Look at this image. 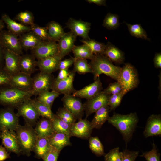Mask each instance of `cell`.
Masks as SVG:
<instances>
[{
    "label": "cell",
    "mask_w": 161,
    "mask_h": 161,
    "mask_svg": "<svg viewBox=\"0 0 161 161\" xmlns=\"http://www.w3.org/2000/svg\"><path fill=\"white\" fill-rule=\"evenodd\" d=\"M138 120L136 113L134 112L125 115L114 113L108 121L120 131L127 144L132 138Z\"/></svg>",
    "instance_id": "1"
},
{
    "label": "cell",
    "mask_w": 161,
    "mask_h": 161,
    "mask_svg": "<svg viewBox=\"0 0 161 161\" xmlns=\"http://www.w3.org/2000/svg\"><path fill=\"white\" fill-rule=\"evenodd\" d=\"M34 95L31 91L21 90L10 85L0 86V105L16 108Z\"/></svg>",
    "instance_id": "2"
},
{
    "label": "cell",
    "mask_w": 161,
    "mask_h": 161,
    "mask_svg": "<svg viewBox=\"0 0 161 161\" xmlns=\"http://www.w3.org/2000/svg\"><path fill=\"white\" fill-rule=\"evenodd\" d=\"M92 70L94 80L104 74L117 80L121 68L114 65L112 62L103 55H94L89 63Z\"/></svg>",
    "instance_id": "3"
},
{
    "label": "cell",
    "mask_w": 161,
    "mask_h": 161,
    "mask_svg": "<svg viewBox=\"0 0 161 161\" xmlns=\"http://www.w3.org/2000/svg\"><path fill=\"white\" fill-rule=\"evenodd\" d=\"M22 154L29 156L33 151L37 136L33 127L25 124L20 125L15 131Z\"/></svg>",
    "instance_id": "4"
},
{
    "label": "cell",
    "mask_w": 161,
    "mask_h": 161,
    "mask_svg": "<svg viewBox=\"0 0 161 161\" xmlns=\"http://www.w3.org/2000/svg\"><path fill=\"white\" fill-rule=\"evenodd\" d=\"M117 81L121 85L122 92L125 95L138 85V76L136 69L129 63L125 64L121 68Z\"/></svg>",
    "instance_id": "5"
},
{
    "label": "cell",
    "mask_w": 161,
    "mask_h": 161,
    "mask_svg": "<svg viewBox=\"0 0 161 161\" xmlns=\"http://www.w3.org/2000/svg\"><path fill=\"white\" fill-rule=\"evenodd\" d=\"M16 113L19 117H23L25 124L32 127L35 125L40 116L33 105L32 99H28L17 109Z\"/></svg>",
    "instance_id": "6"
},
{
    "label": "cell",
    "mask_w": 161,
    "mask_h": 161,
    "mask_svg": "<svg viewBox=\"0 0 161 161\" xmlns=\"http://www.w3.org/2000/svg\"><path fill=\"white\" fill-rule=\"evenodd\" d=\"M19 124V117L14 112V109L4 107L0 109V130L15 131Z\"/></svg>",
    "instance_id": "7"
},
{
    "label": "cell",
    "mask_w": 161,
    "mask_h": 161,
    "mask_svg": "<svg viewBox=\"0 0 161 161\" xmlns=\"http://www.w3.org/2000/svg\"><path fill=\"white\" fill-rule=\"evenodd\" d=\"M52 74L40 72L33 78L32 92L34 95L38 96L40 93L51 89L54 80Z\"/></svg>",
    "instance_id": "8"
},
{
    "label": "cell",
    "mask_w": 161,
    "mask_h": 161,
    "mask_svg": "<svg viewBox=\"0 0 161 161\" xmlns=\"http://www.w3.org/2000/svg\"><path fill=\"white\" fill-rule=\"evenodd\" d=\"M0 42L4 49L20 55L22 53L18 36L8 30H3L0 32Z\"/></svg>",
    "instance_id": "9"
},
{
    "label": "cell",
    "mask_w": 161,
    "mask_h": 161,
    "mask_svg": "<svg viewBox=\"0 0 161 161\" xmlns=\"http://www.w3.org/2000/svg\"><path fill=\"white\" fill-rule=\"evenodd\" d=\"M31 51L38 60L59 55L58 43L52 41H42Z\"/></svg>",
    "instance_id": "10"
},
{
    "label": "cell",
    "mask_w": 161,
    "mask_h": 161,
    "mask_svg": "<svg viewBox=\"0 0 161 161\" xmlns=\"http://www.w3.org/2000/svg\"><path fill=\"white\" fill-rule=\"evenodd\" d=\"M64 107L72 113L76 119L80 120L83 116V104L79 98L72 95H64L61 99Z\"/></svg>",
    "instance_id": "11"
},
{
    "label": "cell",
    "mask_w": 161,
    "mask_h": 161,
    "mask_svg": "<svg viewBox=\"0 0 161 161\" xmlns=\"http://www.w3.org/2000/svg\"><path fill=\"white\" fill-rule=\"evenodd\" d=\"M1 138L2 143L7 151L17 155L22 154L18 141L16 132L7 130L1 131Z\"/></svg>",
    "instance_id": "12"
},
{
    "label": "cell",
    "mask_w": 161,
    "mask_h": 161,
    "mask_svg": "<svg viewBox=\"0 0 161 161\" xmlns=\"http://www.w3.org/2000/svg\"><path fill=\"white\" fill-rule=\"evenodd\" d=\"M109 96L102 91L95 97L87 100L83 104L86 117L95 112L101 108L108 106Z\"/></svg>",
    "instance_id": "13"
},
{
    "label": "cell",
    "mask_w": 161,
    "mask_h": 161,
    "mask_svg": "<svg viewBox=\"0 0 161 161\" xmlns=\"http://www.w3.org/2000/svg\"><path fill=\"white\" fill-rule=\"evenodd\" d=\"M66 25L70 31L76 36L81 37L83 40L90 39L89 36L91 26L89 22L70 18Z\"/></svg>",
    "instance_id": "14"
},
{
    "label": "cell",
    "mask_w": 161,
    "mask_h": 161,
    "mask_svg": "<svg viewBox=\"0 0 161 161\" xmlns=\"http://www.w3.org/2000/svg\"><path fill=\"white\" fill-rule=\"evenodd\" d=\"M75 73L73 71H70L68 77L62 80H57L54 79L51 87L52 90L64 95L73 93L76 90L73 85Z\"/></svg>",
    "instance_id": "15"
},
{
    "label": "cell",
    "mask_w": 161,
    "mask_h": 161,
    "mask_svg": "<svg viewBox=\"0 0 161 161\" xmlns=\"http://www.w3.org/2000/svg\"><path fill=\"white\" fill-rule=\"evenodd\" d=\"M102 83L99 77L90 84L81 89L75 90L72 95L79 98L88 100L99 94L102 91Z\"/></svg>",
    "instance_id": "16"
},
{
    "label": "cell",
    "mask_w": 161,
    "mask_h": 161,
    "mask_svg": "<svg viewBox=\"0 0 161 161\" xmlns=\"http://www.w3.org/2000/svg\"><path fill=\"white\" fill-rule=\"evenodd\" d=\"M90 122L86 119H81L71 125V136L84 139H88L93 129Z\"/></svg>",
    "instance_id": "17"
},
{
    "label": "cell",
    "mask_w": 161,
    "mask_h": 161,
    "mask_svg": "<svg viewBox=\"0 0 161 161\" xmlns=\"http://www.w3.org/2000/svg\"><path fill=\"white\" fill-rule=\"evenodd\" d=\"M21 55L4 49L3 69L11 76L20 72L19 63Z\"/></svg>",
    "instance_id": "18"
},
{
    "label": "cell",
    "mask_w": 161,
    "mask_h": 161,
    "mask_svg": "<svg viewBox=\"0 0 161 161\" xmlns=\"http://www.w3.org/2000/svg\"><path fill=\"white\" fill-rule=\"evenodd\" d=\"M33 81L30 75L20 72L11 76L10 85L22 90L32 91Z\"/></svg>",
    "instance_id": "19"
},
{
    "label": "cell",
    "mask_w": 161,
    "mask_h": 161,
    "mask_svg": "<svg viewBox=\"0 0 161 161\" xmlns=\"http://www.w3.org/2000/svg\"><path fill=\"white\" fill-rule=\"evenodd\" d=\"M143 134L145 138L161 135L160 114H152L148 118Z\"/></svg>",
    "instance_id": "20"
},
{
    "label": "cell",
    "mask_w": 161,
    "mask_h": 161,
    "mask_svg": "<svg viewBox=\"0 0 161 161\" xmlns=\"http://www.w3.org/2000/svg\"><path fill=\"white\" fill-rule=\"evenodd\" d=\"M76 37L70 31L65 33L59 39L58 43L59 55L62 58L72 51Z\"/></svg>",
    "instance_id": "21"
},
{
    "label": "cell",
    "mask_w": 161,
    "mask_h": 161,
    "mask_svg": "<svg viewBox=\"0 0 161 161\" xmlns=\"http://www.w3.org/2000/svg\"><path fill=\"white\" fill-rule=\"evenodd\" d=\"M62 58L59 55L37 61V66L40 72L52 74L58 70V65Z\"/></svg>",
    "instance_id": "22"
},
{
    "label": "cell",
    "mask_w": 161,
    "mask_h": 161,
    "mask_svg": "<svg viewBox=\"0 0 161 161\" xmlns=\"http://www.w3.org/2000/svg\"><path fill=\"white\" fill-rule=\"evenodd\" d=\"M1 18L6 25L8 30L18 36L31 31L30 26H26L14 21L6 14L2 15Z\"/></svg>",
    "instance_id": "23"
},
{
    "label": "cell",
    "mask_w": 161,
    "mask_h": 161,
    "mask_svg": "<svg viewBox=\"0 0 161 161\" xmlns=\"http://www.w3.org/2000/svg\"><path fill=\"white\" fill-rule=\"evenodd\" d=\"M19 66L20 72L31 75L35 71L37 61L32 54L23 55H21Z\"/></svg>",
    "instance_id": "24"
},
{
    "label": "cell",
    "mask_w": 161,
    "mask_h": 161,
    "mask_svg": "<svg viewBox=\"0 0 161 161\" xmlns=\"http://www.w3.org/2000/svg\"><path fill=\"white\" fill-rule=\"evenodd\" d=\"M18 38L22 49L25 50H32L42 41L31 31L21 35Z\"/></svg>",
    "instance_id": "25"
},
{
    "label": "cell",
    "mask_w": 161,
    "mask_h": 161,
    "mask_svg": "<svg viewBox=\"0 0 161 161\" xmlns=\"http://www.w3.org/2000/svg\"><path fill=\"white\" fill-rule=\"evenodd\" d=\"M35 126L34 129L38 137L48 138L54 132L51 120L42 117Z\"/></svg>",
    "instance_id": "26"
},
{
    "label": "cell",
    "mask_w": 161,
    "mask_h": 161,
    "mask_svg": "<svg viewBox=\"0 0 161 161\" xmlns=\"http://www.w3.org/2000/svg\"><path fill=\"white\" fill-rule=\"evenodd\" d=\"M103 55L112 62L121 64L124 60L123 52L118 47L110 42L106 45Z\"/></svg>",
    "instance_id": "27"
},
{
    "label": "cell",
    "mask_w": 161,
    "mask_h": 161,
    "mask_svg": "<svg viewBox=\"0 0 161 161\" xmlns=\"http://www.w3.org/2000/svg\"><path fill=\"white\" fill-rule=\"evenodd\" d=\"M70 137L65 134L54 132L48 139L51 145L60 152L64 147L71 145Z\"/></svg>",
    "instance_id": "28"
},
{
    "label": "cell",
    "mask_w": 161,
    "mask_h": 161,
    "mask_svg": "<svg viewBox=\"0 0 161 161\" xmlns=\"http://www.w3.org/2000/svg\"><path fill=\"white\" fill-rule=\"evenodd\" d=\"M110 110L108 106H104L95 112L90 123L93 129H100L104 123L108 121L109 117V112Z\"/></svg>",
    "instance_id": "29"
},
{
    "label": "cell",
    "mask_w": 161,
    "mask_h": 161,
    "mask_svg": "<svg viewBox=\"0 0 161 161\" xmlns=\"http://www.w3.org/2000/svg\"><path fill=\"white\" fill-rule=\"evenodd\" d=\"M51 147L48 138L37 137L33 151L36 158H42Z\"/></svg>",
    "instance_id": "30"
},
{
    "label": "cell",
    "mask_w": 161,
    "mask_h": 161,
    "mask_svg": "<svg viewBox=\"0 0 161 161\" xmlns=\"http://www.w3.org/2000/svg\"><path fill=\"white\" fill-rule=\"evenodd\" d=\"M46 27L51 41H58L65 33L61 25L54 21L49 22Z\"/></svg>",
    "instance_id": "31"
},
{
    "label": "cell",
    "mask_w": 161,
    "mask_h": 161,
    "mask_svg": "<svg viewBox=\"0 0 161 161\" xmlns=\"http://www.w3.org/2000/svg\"><path fill=\"white\" fill-rule=\"evenodd\" d=\"M53 130L55 132L62 133L71 137V125L64 122L55 114L51 120Z\"/></svg>",
    "instance_id": "32"
},
{
    "label": "cell",
    "mask_w": 161,
    "mask_h": 161,
    "mask_svg": "<svg viewBox=\"0 0 161 161\" xmlns=\"http://www.w3.org/2000/svg\"><path fill=\"white\" fill-rule=\"evenodd\" d=\"M72 51L75 58H80L92 60L94 55L86 45L83 44L81 45H75Z\"/></svg>",
    "instance_id": "33"
},
{
    "label": "cell",
    "mask_w": 161,
    "mask_h": 161,
    "mask_svg": "<svg viewBox=\"0 0 161 161\" xmlns=\"http://www.w3.org/2000/svg\"><path fill=\"white\" fill-rule=\"evenodd\" d=\"M32 103L40 116L52 120L55 115L51 108L39 101L36 99H32Z\"/></svg>",
    "instance_id": "34"
},
{
    "label": "cell",
    "mask_w": 161,
    "mask_h": 161,
    "mask_svg": "<svg viewBox=\"0 0 161 161\" xmlns=\"http://www.w3.org/2000/svg\"><path fill=\"white\" fill-rule=\"evenodd\" d=\"M83 44L88 47L94 55H103L105 49L106 45L94 39L83 40L81 41Z\"/></svg>",
    "instance_id": "35"
},
{
    "label": "cell",
    "mask_w": 161,
    "mask_h": 161,
    "mask_svg": "<svg viewBox=\"0 0 161 161\" xmlns=\"http://www.w3.org/2000/svg\"><path fill=\"white\" fill-rule=\"evenodd\" d=\"M60 95V94L52 90L46 91L38 95L36 99L51 108L54 101Z\"/></svg>",
    "instance_id": "36"
},
{
    "label": "cell",
    "mask_w": 161,
    "mask_h": 161,
    "mask_svg": "<svg viewBox=\"0 0 161 161\" xmlns=\"http://www.w3.org/2000/svg\"><path fill=\"white\" fill-rule=\"evenodd\" d=\"M88 140L89 147L93 153L97 156L104 155L103 145L97 137L90 136Z\"/></svg>",
    "instance_id": "37"
},
{
    "label": "cell",
    "mask_w": 161,
    "mask_h": 161,
    "mask_svg": "<svg viewBox=\"0 0 161 161\" xmlns=\"http://www.w3.org/2000/svg\"><path fill=\"white\" fill-rule=\"evenodd\" d=\"M125 23L131 35L138 38L150 40L148 37L146 31L140 24H131Z\"/></svg>",
    "instance_id": "38"
},
{
    "label": "cell",
    "mask_w": 161,
    "mask_h": 161,
    "mask_svg": "<svg viewBox=\"0 0 161 161\" xmlns=\"http://www.w3.org/2000/svg\"><path fill=\"white\" fill-rule=\"evenodd\" d=\"M73 64V71L75 72H77L80 74L92 73L91 66L86 59L75 58Z\"/></svg>",
    "instance_id": "39"
},
{
    "label": "cell",
    "mask_w": 161,
    "mask_h": 161,
    "mask_svg": "<svg viewBox=\"0 0 161 161\" xmlns=\"http://www.w3.org/2000/svg\"><path fill=\"white\" fill-rule=\"evenodd\" d=\"M103 26L109 30H115L120 25L118 16L116 14L108 13L103 20Z\"/></svg>",
    "instance_id": "40"
},
{
    "label": "cell",
    "mask_w": 161,
    "mask_h": 161,
    "mask_svg": "<svg viewBox=\"0 0 161 161\" xmlns=\"http://www.w3.org/2000/svg\"><path fill=\"white\" fill-rule=\"evenodd\" d=\"M55 114L61 119L71 125L75 123L76 120L75 116L64 107L58 109Z\"/></svg>",
    "instance_id": "41"
},
{
    "label": "cell",
    "mask_w": 161,
    "mask_h": 161,
    "mask_svg": "<svg viewBox=\"0 0 161 161\" xmlns=\"http://www.w3.org/2000/svg\"><path fill=\"white\" fill-rule=\"evenodd\" d=\"M16 18L20 23L26 26H31L34 24L32 13L27 10L20 12L17 15Z\"/></svg>",
    "instance_id": "42"
},
{
    "label": "cell",
    "mask_w": 161,
    "mask_h": 161,
    "mask_svg": "<svg viewBox=\"0 0 161 161\" xmlns=\"http://www.w3.org/2000/svg\"><path fill=\"white\" fill-rule=\"evenodd\" d=\"M31 31L42 41H51L46 27H42L34 24L30 26Z\"/></svg>",
    "instance_id": "43"
},
{
    "label": "cell",
    "mask_w": 161,
    "mask_h": 161,
    "mask_svg": "<svg viewBox=\"0 0 161 161\" xmlns=\"http://www.w3.org/2000/svg\"><path fill=\"white\" fill-rule=\"evenodd\" d=\"M119 147L111 150L104 155L105 161H123L122 152L120 151Z\"/></svg>",
    "instance_id": "44"
},
{
    "label": "cell",
    "mask_w": 161,
    "mask_h": 161,
    "mask_svg": "<svg viewBox=\"0 0 161 161\" xmlns=\"http://www.w3.org/2000/svg\"><path fill=\"white\" fill-rule=\"evenodd\" d=\"M124 95L122 92L116 94L109 95L108 106L110 110H114L119 106Z\"/></svg>",
    "instance_id": "45"
},
{
    "label": "cell",
    "mask_w": 161,
    "mask_h": 161,
    "mask_svg": "<svg viewBox=\"0 0 161 161\" xmlns=\"http://www.w3.org/2000/svg\"><path fill=\"white\" fill-rule=\"evenodd\" d=\"M140 156L144 157L147 161H160V154L158 152L154 143L151 150L143 152Z\"/></svg>",
    "instance_id": "46"
},
{
    "label": "cell",
    "mask_w": 161,
    "mask_h": 161,
    "mask_svg": "<svg viewBox=\"0 0 161 161\" xmlns=\"http://www.w3.org/2000/svg\"><path fill=\"white\" fill-rule=\"evenodd\" d=\"M102 91L109 95H113L122 92V89L120 84L117 81L110 83Z\"/></svg>",
    "instance_id": "47"
},
{
    "label": "cell",
    "mask_w": 161,
    "mask_h": 161,
    "mask_svg": "<svg viewBox=\"0 0 161 161\" xmlns=\"http://www.w3.org/2000/svg\"><path fill=\"white\" fill-rule=\"evenodd\" d=\"M60 151L51 146L42 159L44 161H57Z\"/></svg>",
    "instance_id": "48"
},
{
    "label": "cell",
    "mask_w": 161,
    "mask_h": 161,
    "mask_svg": "<svg viewBox=\"0 0 161 161\" xmlns=\"http://www.w3.org/2000/svg\"><path fill=\"white\" fill-rule=\"evenodd\" d=\"M123 161H135L139 155L138 151H132L125 149L122 152Z\"/></svg>",
    "instance_id": "49"
},
{
    "label": "cell",
    "mask_w": 161,
    "mask_h": 161,
    "mask_svg": "<svg viewBox=\"0 0 161 161\" xmlns=\"http://www.w3.org/2000/svg\"><path fill=\"white\" fill-rule=\"evenodd\" d=\"M11 76L3 68H0V86L10 85Z\"/></svg>",
    "instance_id": "50"
},
{
    "label": "cell",
    "mask_w": 161,
    "mask_h": 161,
    "mask_svg": "<svg viewBox=\"0 0 161 161\" xmlns=\"http://www.w3.org/2000/svg\"><path fill=\"white\" fill-rule=\"evenodd\" d=\"M75 60L74 58L66 59L61 60L58 65V70L68 69V68L74 64Z\"/></svg>",
    "instance_id": "51"
},
{
    "label": "cell",
    "mask_w": 161,
    "mask_h": 161,
    "mask_svg": "<svg viewBox=\"0 0 161 161\" xmlns=\"http://www.w3.org/2000/svg\"><path fill=\"white\" fill-rule=\"evenodd\" d=\"M10 158V153L6 148L0 145V161H4L6 159Z\"/></svg>",
    "instance_id": "52"
},
{
    "label": "cell",
    "mask_w": 161,
    "mask_h": 161,
    "mask_svg": "<svg viewBox=\"0 0 161 161\" xmlns=\"http://www.w3.org/2000/svg\"><path fill=\"white\" fill-rule=\"evenodd\" d=\"M70 71L68 69H64L59 70V72L57 77L55 79L59 80L65 79L69 75Z\"/></svg>",
    "instance_id": "53"
},
{
    "label": "cell",
    "mask_w": 161,
    "mask_h": 161,
    "mask_svg": "<svg viewBox=\"0 0 161 161\" xmlns=\"http://www.w3.org/2000/svg\"><path fill=\"white\" fill-rule=\"evenodd\" d=\"M154 65L157 68H161V53H156L153 59Z\"/></svg>",
    "instance_id": "54"
},
{
    "label": "cell",
    "mask_w": 161,
    "mask_h": 161,
    "mask_svg": "<svg viewBox=\"0 0 161 161\" xmlns=\"http://www.w3.org/2000/svg\"><path fill=\"white\" fill-rule=\"evenodd\" d=\"M4 50L0 42V68H3L4 66Z\"/></svg>",
    "instance_id": "55"
},
{
    "label": "cell",
    "mask_w": 161,
    "mask_h": 161,
    "mask_svg": "<svg viewBox=\"0 0 161 161\" xmlns=\"http://www.w3.org/2000/svg\"><path fill=\"white\" fill-rule=\"evenodd\" d=\"M86 1L89 3H94L98 6H105L106 0H87Z\"/></svg>",
    "instance_id": "56"
},
{
    "label": "cell",
    "mask_w": 161,
    "mask_h": 161,
    "mask_svg": "<svg viewBox=\"0 0 161 161\" xmlns=\"http://www.w3.org/2000/svg\"><path fill=\"white\" fill-rule=\"evenodd\" d=\"M4 27V24L2 20L0 19V32L3 30Z\"/></svg>",
    "instance_id": "57"
},
{
    "label": "cell",
    "mask_w": 161,
    "mask_h": 161,
    "mask_svg": "<svg viewBox=\"0 0 161 161\" xmlns=\"http://www.w3.org/2000/svg\"><path fill=\"white\" fill-rule=\"evenodd\" d=\"M1 131L0 130V138H1Z\"/></svg>",
    "instance_id": "58"
}]
</instances>
